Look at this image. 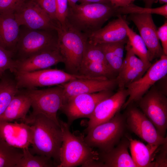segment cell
I'll return each instance as SVG.
<instances>
[{"label":"cell","instance_id":"cell-1","mask_svg":"<svg viewBox=\"0 0 167 167\" xmlns=\"http://www.w3.org/2000/svg\"><path fill=\"white\" fill-rule=\"evenodd\" d=\"M24 122L30 125L33 130L31 152L33 154L51 158L58 165L60 163V150L62 142L60 126L41 114L33 115L31 113L27 116Z\"/></svg>","mask_w":167,"mask_h":167},{"label":"cell","instance_id":"cell-2","mask_svg":"<svg viewBox=\"0 0 167 167\" xmlns=\"http://www.w3.org/2000/svg\"><path fill=\"white\" fill-rule=\"evenodd\" d=\"M118 7L111 3H87L68 7L66 24L88 36L117 16Z\"/></svg>","mask_w":167,"mask_h":167},{"label":"cell","instance_id":"cell-3","mask_svg":"<svg viewBox=\"0 0 167 167\" xmlns=\"http://www.w3.org/2000/svg\"><path fill=\"white\" fill-rule=\"evenodd\" d=\"M62 134L60 150V163L57 167H85L90 161L96 160L98 152L85 142L84 134L71 133L67 122L59 119Z\"/></svg>","mask_w":167,"mask_h":167},{"label":"cell","instance_id":"cell-4","mask_svg":"<svg viewBox=\"0 0 167 167\" xmlns=\"http://www.w3.org/2000/svg\"><path fill=\"white\" fill-rule=\"evenodd\" d=\"M127 130L124 114L119 112L109 121L90 130L84 140L92 148H97L99 152H106L118 144Z\"/></svg>","mask_w":167,"mask_h":167},{"label":"cell","instance_id":"cell-5","mask_svg":"<svg viewBox=\"0 0 167 167\" xmlns=\"http://www.w3.org/2000/svg\"><path fill=\"white\" fill-rule=\"evenodd\" d=\"M58 47L66 72L78 74L88 36L66 24L57 30Z\"/></svg>","mask_w":167,"mask_h":167},{"label":"cell","instance_id":"cell-6","mask_svg":"<svg viewBox=\"0 0 167 167\" xmlns=\"http://www.w3.org/2000/svg\"><path fill=\"white\" fill-rule=\"evenodd\" d=\"M57 30L28 28L19 36L14 53L15 60L23 59L48 50L58 49Z\"/></svg>","mask_w":167,"mask_h":167},{"label":"cell","instance_id":"cell-7","mask_svg":"<svg viewBox=\"0 0 167 167\" xmlns=\"http://www.w3.org/2000/svg\"><path fill=\"white\" fill-rule=\"evenodd\" d=\"M22 90L29 97L33 115L43 114L60 126L57 117L63 105V88L61 85L46 89H24Z\"/></svg>","mask_w":167,"mask_h":167},{"label":"cell","instance_id":"cell-8","mask_svg":"<svg viewBox=\"0 0 167 167\" xmlns=\"http://www.w3.org/2000/svg\"><path fill=\"white\" fill-rule=\"evenodd\" d=\"M13 73L17 87L19 89L58 85L80 78L78 74L49 68L32 72H15Z\"/></svg>","mask_w":167,"mask_h":167},{"label":"cell","instance_id":"cell-9","mask_svg":"<svg viewBox=\"0 0 167 167\" xmlns=\"http://www.w3.org/2000/svg\"><path fill=\"white\" fill-rule=\"evenodd\" d=\"M154 84L137 102L141 110L165 137L167 129V98Z\"/></svg>","mask_w":167,"mask_h":167},{"label":"cell","instance_id":"cell-10","mask_svg":"<svg viewBox=\"0 0 167 167\" xmlns=\"http://www.w3.org/2000/svg\"><path fill=\"white\" fill-rule=\"evenodd\" d=\"M112 90L79 94L73 96L63 104L60 109L66 116L70 126L76 119L89 118L97 104L113 94Z\"/></svg>","mask_w":167,"mask_h":167},{"label":"cell","instance_id":"cell-11","mask_svg":"<svg viewBox=\"0 0 167 167\" xmlns=\"http://www.w3.org/2000/svg\"><path fill=\"white\" fill-rule=\"evenodd\" d=\"M127 107L124 114L127 130L151 145L159 147L167 142V137H163L159 134L141 110L132 103Z\"/></svg>","mask_w":167,"mask_h":167},{"label":"cell","instance_id":"cell-12","mask_svg":"<svg viewBox=\"0 0 167 167\" xmlns=\"http://www.w3.org/2000/svg\"><path fill=\"white\" fill-rule=\"evenodd\" d=\"M167 74V55L163 54L140 78L126 87L129 98L122 108H125L131 104L139 101L152 86Z\"/></svg>","mask_w":167,"mask_h":167},{"label":"cell","instance_id":"cell-13","mask_svg":"<svg viewBox=\"0 0 167 167\" xmlns=\"http://www.w3.org/2000/svg\"><path fill=\"white\" fill-rule=\"evenodd\" d=\"M20 26L32 30H56L60 27L35 2L26 0L14 13Z\"/></svg>","mask_w":167,"mask_h":167},{"label":"cell","instance_id":"cell-14","mask_svg":"<svg viewBox=\"0 0 167 167\" xmlns=\"http://www.w3.org/2000/svg\"><path fill=\"white\" fill-rule=\"evenodd\" d=\"M78 74L93 77H104L109 79L116 78L105 60L104 54L98 45L88 40Z\"/></svg>","mask_w":167,"mask_h":167},{"label":"cell","instance_id":"cell-15","mask_svg":"<svg viewBox=\"0 0 167 167\" xmlns=\"http://www.w3.org/2000/svg\"><path fill=\"white\" fill-rule=\"evenodd\" d=\"M127 19L134 24L139 30L148 52L150 62L164 54L152 14H131Z\"/></svg>","mask_w":167,"mask_h":167},{"label":"cell","instance_id":"cell-16","mask_svg":"<svg viewBox=\"0 0 167 167\" xmlns=\"http://www.w3.org/2000/svg\"><path fill=\"white\" fill-rule=\"evenodd\" d=\"M128 96L126 88H119L116 92L100 102L89 118L85 132L87 133L94 127L113 117L120 112Z\"/></svg>","mask_w":167,"mask_h":167},{"label":"cell","instance_id":"cell-17","mask_svg":"<svg viewBox=\"0 0 167 167\" xmlns=\"http://www.w3.org/2000/svg\"><path fill=\"white\" fill-rule=\"evenodd\" d=\"M63 88V104L71 98L85 93L112 90L117 86L115 78L77 79L61 84Z\"/></svg>","mask_w":167,"mask_h":167},{"label":"cell","instance_id":"cell-18","mask_svg":"<svg viewBox=\"0 0 167 167\" xmlns=\"http://www.w3.org/2000/svg\"><path fill=\"white\" fill-rule=\"evenodd\" d=\"M33 134L31 126L24 122L0 121V136L11 147L21 149L29 148Z\"/></svg>","mask_w":167,"mask_h":167},{"label":"cell","instance_id":"cell-19","mask_svg":"<svg viewBox=\"0 0 167 167\" xmlns=\"http://www.w3.org/2000/svg\"><path fill=\"white\" fill-rule=\"evenodd\" d=\"M60 62L63 63L64 59L58 49L48 50L23 59L16 60L14 72L45 69Z\"/></svg>","mask_w":167,"mask_h":167},{"label":"cell","instance_id":"cell-20","mask_svg":"<svg viewBox=\"0 0 167 167\" xmlns=\"http://www.w3.org/2000/svg\"><path fill=\"white\" fill-rule=\"evenodd\" d=\"M117 19L88 36V41L95 45L117 42L126 43L128 37L125 18L118 15Z\"/></svg>","mask_w":167,"mask_h":167},{"label":"cell","instance_id":"cell-21","mask_svg":"<svg viewBox=\"0 0 167 167\" xmlns=\"http://www.w3.org/2000/svg\"><path fill=\"white\" fill-rule=\"evenodd\" d=\"M129 145V140L125 135L110 151L106 152L97 151L96 160L99 167H137L128 152Z\"/></svg>","mask_w":167,"mask_h":167},{"label":"cell","instance_id":"cell-22","mask_svg":"<svg viewBox=\"0 0 167 167\" xmlns=\"http://www.w3.org/2000/svg\"><path fill=\"white\" fill-rule=\"evenodd\" d=\"M14 13H0V45L14 53L20 32V26Z\"/></svg>","mask_w":167,"mask_h":167},{"label":"cell","instance_id":"cell-23","mask_svg":"<svg viewBox=\"0 0 167 167\" xmlns=\"http://www.w3.org/2000/svg\"><path fill=\"white\" fill-rule=\"evenodd\" d=\"M31 107V101L29 96L19 89L0 116V121L12 122L20 120L24 122Z\"/></svg>","mask_w":167,"mask_h":167},{"label":"cell","instance_id":"cell-24","mask_svg":"<svg viewBox=\"0 0 167 167\" xmlns=\"http://www.w3.org/2000/svg\"><path fill=\"white\" fill-rule=\"evenodd\" d=\"M131 156L137 167H154L153 163L155 152L158 147L145 145L139 140L133 139L128 135Z\"/></svg>","mask_w":167,"mask_h":167},{"label":"cell","instance_id":"cell-25","mask_svg":"<svg viewBox=\"0 0 167 167\" xmlns=\"http://www.w3.org/2000/svg\"><path fill=\"white\" fill-rule=\"evenodd\" d=\"M15 79L5 74L0 78V116L14 96L19 91Z\"/></svg>","mask_w":167,"mask_h":167},{"label":"cell","instance_id":"cell-26","mask_svg":"<svg viewBox=\"0 0 167 167\" xmlns=\"http://www.w3.org/2000/svg\"><path fill=\"white\" fill-rule=\"evenodd\" d=\"M22 156V149L11 147L0 136V167H16Z\"/></svg>","mask_w":167,"mask_h":167},{"label":"cell","instance_id":"cell-27","mask_svg":"<svg viewBox=\"0 0 167 167\" xmlns=\"http://www.w3.org/2000/svg\"><path fill=\"white\" fill-rule=\"evenodd\" d=\"M22 150L23 156L16 167H57L58 165L52 159L43 155H34L29 148Z\"/></svg>","mask_w":167,"mask_h":167},{"label":"cell","instance_id":"cell-28","mask_svg":"<svg viewBox=\"0 0 167 167\" xmlns=\"http://www.w3.org/2000/svg\"><path fill=\"white\" fill-rule=\"evenodd\" d=\"M129 42L135 54L146 64L151 65L148 52L143 40L141 36L135 33L125 22Z\"/></svg>","mask_w":167,"mask_h":167},{"label":"cell","instance_id":"cell-29","mask_svg":"<svg viewBox=\"0 0 167 167\" xmlns=\"http://www.w3.org/2000/svg\"><path fill=\"white\" fill-rule=\"evenodd\" d=\"M117 16L122 15L131 14H156L162 15L167 18V3L163 6L155 8L142 7L136 6L132 3L127 6L118 7Z\"/></svg>","mask_w":167,"mask_h":167},{"label":"cell","instance_id":"cell-30","mask_svg":"<svg viewBox=\"0 0 167 167\" xmlns=\"http://www.w3.org/2000/svg\"><path fill=\"white\" fill-rule=\"evenodd\" d=\"M147 68H127L121 70L115 78L119 88H126L132 83L140 78L146 72Z\"/></svg>","mask_w":167,"mask_h":167},{"label":"cell","instance_id":"cell-31","mask_svg":"<svg viewBox=\"0 0 167 167\" xmlns=\"http://www.w3.org/2000/svg\"><path fill=\"white\" fill-rule=\"evenodd\" d=\"M126 44V54L120 70L127 68L148 69L151 65L146 64L136 56L128 41Z\"/></svg>","mask_w":167,"mask_h":167},{"label":"cell","instance_id":"cell-32","mask_svg":"<svg viewBox=\"0 0 167 167\" xmlns=\"http://www.w3.org/2000/svg\"><path fill=\"white\" fill-rule=\"evenodd\" d=\"M104 54L105 60L111 69L118 75L123 59L117 56L112 51L107 43L99 44Z\"/></svg>","mask_w":167,"mask_h":167},{"label":"cell","instance_id":"cell-33","mask_svg":"<svg viewBox=\"0 0 167 167\" xmlns=\"http://www.w3.org/2000/svg\"><path fill=\"white\" fill-rule=\"evenodd\" d=\"M16 60L12 52L7 50L0 45V78L9 70L11 72L15 71Z\"/></svg>","mask_w":167,"mask_h":167},{"label":"cell","instance_id":"cell-34","mask_svg":"<svg viewBox=\"0 0 167 167\" xmlns=\"http://www.w3.org/2000/svg\"><path fill=\"white\" fill-rule=\"evenodd\" d=\"M68 0H56V16L60 28L66 26L68 10Z\"/></svg>","mask_w":167,"mask_h":167},{"label":"cell","instance_id":"cell-35","mask_svg":"<svg viewBox=\"0 0 167 167\" xmlns=\"http://www.w3.org/2000/svg\"><path fill=\"white\" fill-rule=\"evenodd\" d=\"M36 2L59 27L56 16V0H32Z\"/></svg>","mask_w":167,"mask_h":167},{"label":"cell","instance_id":"cell-36","mask_svg":"<svg viewBox=\"0 0 167 167\" xmlns=\"http://www.w3.org/2000/svg\"><path fill=\"white\" fill-rule=\"evenodd\" d=\"M154 167H167V142L159 146L154 153Z\"/></svg>","mask_w":167,"mask_h":167},{"label":"cell","instance_id":"cell-37","mask_svg":"<svg viewBox=\"0 0 167 167\" xmlns=\"http://www.w3.org/2000/svg\"><path fill=\"white\" fill-rule=\"evenodd\" d=\"M26 0H0V13H14Z\"/></svg>","mask_w":167,"mask_h":167},{"label":"cell","instance_id":"cell-38","mask_svg":"<svg viewBox=\"0 0 167 167\" xmlns=\"http://www.w3.org/2000/svg\"><path fill=\"white\" fill-rule=\"evenodd\" d=\"M157 34L159 41H161V46L164 54L167 55V21L157 29Z\"/></svg>","mask_w":167,"mask_h":167},{"label":"cell","instance_id":"cell-39","mask_svg":"<svg viewBox=\"0 0 167 167\" xmlns=\"http://www.w3.org/2000/svg\"><path fill=\"white\" fill-rule=\"evenodd\" d=\"M114 52L118 57L123 59L124 45L126 44L124 42H117L107 43Z\"/></svg>","mask_w":167,"mask_h":167},{"label":"cell","instance_id":"cell-40","mask_svg":"<svg viewBox=\"0 0 167 167\" xmlns=\"http://www.w3.org/2000/svg\"><path fill=\"white\" fill-rule=\"evenodd\" d=\"M113 5L117 7H125L132 3L131 0H108Z\"/></svg>","mask_w":167,"mask_h":167},{"label":"cell","instance_id":"cell-41","mask_svg":"<svg viewBox=\"0 0 167 167\" xmlns=\"http://www.w3.org/2000/svg\"><path fill=\"white\" fill-rule=\"evenodd\" d=\"M145 3V7L147 8H151L153 3L159 1L161 3H167V0H142Z\"/></svg>","mask_w":167,"mask_h":167},{"label":"cell","instance_id":"cell-42","mask_svg":"<svg viewBox=\"0 0 167 167\" xmlns=\"http://www.w3.org/2000/svg\"><path fill=\"white\" fill-rule=\"evenodd\" d=\"M111 3L108 0H81V3Z\"/></svg>","mask_w":167,"mask_h":167},{"label":"cell","instance_id":"cell-43","mask_svg":"<svg viewBox=\"0 0 167 167\" xmlns=\"http://www.w3.org/2000/svg\"><path fill=\"white\" fill-rule=\"evenodd\" d=\"M68 6L69 7H72L74 6L78 2H80V3L81 0H68Z\"/></svg>","mask_w":167,"mask_h":167},{"label":"cell","instance_id":"cell-44","mask_svg":"<svg viewBox=\"0 0 167 167\" xmlns=\"http://www.w3.org/2000/svg\"><path fill=\"white\" fill-rule=\"evenodd\" d=\"M132 2H134L135 1V0H131Z\"/></svg>","mask_w":167,"mask_h":167}]
</instances>
